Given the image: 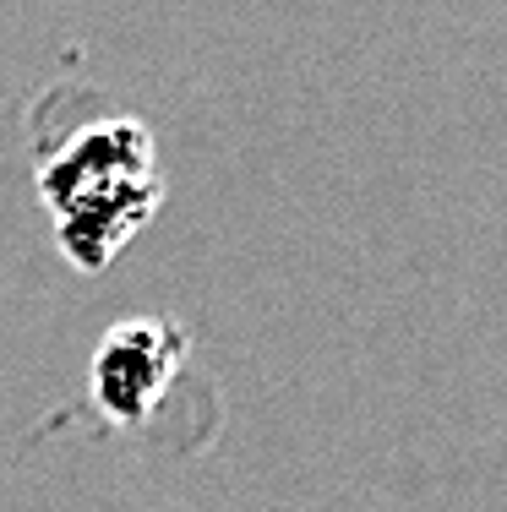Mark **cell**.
<instances>
[{"mask_svg":"<svg viewBox=\"0 0 507 512\" xmlns=\"http://www.w3.org/2000/svg\"><path fill=\"white\" fill-rule=\"evenodd\" d=\"M39 191L55 213V240L82 273L110 256L153 218L164 180L153 169V137L137 120H99L44 158Z\"/></svg>","mask_w":507,"mask_h":512,"instance_id":"1","label":"cell"},{"mask_svg":"<svg viewBox=\"0 0 507 512\" xmlns=\"http://www.w3.org/2000/svg\"><path fill=\"white\" fill-rule=\"evenodd\" d=\"M180 355H186V333L169 316H126L99 338L88 365V387L104 420L115 425H142L159 409L164 387L175 382Z\"/></svg>","mask_w":507,"mask_h":512,"instance_id":"2","label":"cell"}]
</instances>
